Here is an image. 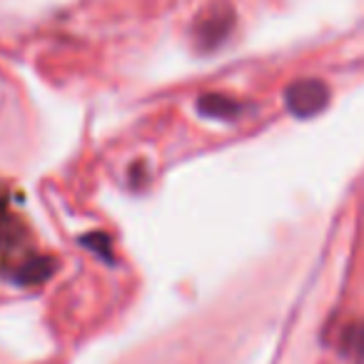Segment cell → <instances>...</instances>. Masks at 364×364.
<instances>
[{
  "label": "cell",
  "instance_id": "obj_1",
  "mask_svg": "<svg viewBox=\"0 0 364 364\" xmlns=\"http://www.w3.org/2000/svg\"><path fill=\"white\" fill-rule=\"evenodd\" d=\"M235 8L228 0H215L195 18L193 23V43L198 50L203 53H213L220 46H225L230 36L235 31Z\"/></svg>",
  "mask_w": 364,
  "mask_h": 364
},
{
  "label": "cell",
  "instance_id": "obj_2",
  "mask_svg": "<svg viewBox=\"0 0 364 364\" xmlns=\"http://www.w3.org/2000/svg\"><path fill=\"white\" fill-rule=\"evenodd\" d=\"M329 105V87L319 77H302L294 80L284 90V107L297 120H309L324 112Z\"/></svg>",
  "mask_w": 364,
  "mask_h": 364
},
{
  "label": "cell",
  "instance_id": "obj_3",
  "mask_svg": "<svg viewBox=\"0 0 364 364\" xmlns=\"http://www.w3.org/2000/svg\"><path fill=\"white\" fill-rule=\"evenodd\" d=\"M198 110H200V115L210 117V120L232 122V120H237L240 112H242V102L230 95H223V92H208V95H200Z\"/></svg>",
  "mask_w": 364,
  "mask_h": 364
},
{
  "label": "cell",
  "instance_id": "obj_4",
  "mask_svg": "<svg viewBox=\"0 0 364 364\" xmlns=\"http://www.w3.org/2000/svg\"><path fill=\"white\" fill-rule=\"evenodd\" d=\"M53 272H55V259L33 257L18 264V269L13 272V279H16L18 284H41V282H46Z\"/></svg>",
  "mask_w": 364,
  "mask_h": 364
},
{
  "label": "cell",
  "instance_id": "obj_5",
  "mask_svg": "<svg viewBox=\"0 0 364 364\" xmlns=\"http://www.w3.org/2000/svg\"><path fill=\"white\" fill-rule=\"evenodd\" d=\"M18 240H21V225L6 208H0V250L6 252L18 247Z\"/></svg>",
  "mask_w": 364,
  "mask_h": 364
},
{
  "label": "cell",
  "instance_id": "obj_6",
  "mask_svg": "<svg viewBox=\"0 0 364 364\" xmlns=\"http://www.w3.org/2000/svg\"><path fill=\"white\" fill-rule=\"evenodd\" d=\"M80 245H85L87 250H92L95 255H100L105 262H112V242L105 232H90L85 237H80Z\"/></svg>",
  "mask_w": 364,
  "mask_h": 364
}]
</instances>
